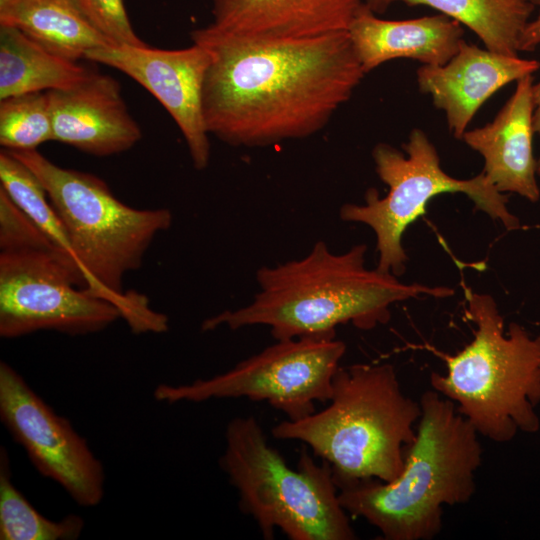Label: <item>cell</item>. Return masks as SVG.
Masks as SVG:
<instances>
[{
  "label": "cell",
  "mask_w": 540,
  "mask_h": 540,
  "mask_svg": "<svg viewBox=\"0 0 540 540\" xmlns=\"http://www.w3.org/2000/svg\"><path fill=\"white\" fill-rule=\"evenodd\" d=\"M211 1H212V3H213V2L218 1V0H211Z\"/></svg>",
  "instance_id": "30"
},
{
  "label": "cell",
  "mask_w": 540,
  "mask_h": 540,
  "mask_svg": "<svg viewBox=\"0 0 540 540\" xmlns=\"http://www.w3.org/2000/svg\"><path fill=\"white\" fill-rule=\"evenodd\" d=\"M18 0H0V16L8 12Z\"/></svg>",
  "instance_id": "28"
},
{
  "label": "cell",
  "mask_w": 540,
  "mask_h": 540,
  "mask_svg": "<svg viewBox=\"0 0 540 540\" xmlns=\"http://www.w3.org/2000/svg\"><path fill=\"white\" fill-rule=\"evenodd\" d=\"M416 437L400 474L338 488L345 511L376 527L386 540H430L442 529L443 506L468 503L482 463L479 433L456 404L434 389L420 398Z\"/></svg>",
  "instance_id": "3"
},
{
  "label": "cell",
  "mask_w": 540,
  "mask_h": 540,
  "mask_svg": "<svg viewBox=\"0 0 540 540\" xmlns=\"http://www.w3.org/2000/svg\"><path fill=\"white\" fill-rule=\"evenodd\" d=\"M0 249L1 251L22 249L53 251L78 271L18 208L2 187H0Z\"/></svg>",
  "instance_id": "24"
},
{
  "label": "cell",
  "mask_w": 540,
  "mask_h": 540,
  "mask_svg": "<svg viewBox=\"0 0 540 540\" xmlns=\"http://www.w3.org/2000/svg\"><path fill=\"white\" fill-rule=\"evenodd\" d=\"M94 26L115 45H147L134 31L124 0H75Z\"/></svg>",
  "instance_id": "25"
},
{
  "label": "cell",
  "mask_w": 540,
  "mask_h": 540,
  "mask_svg": "<svg viewBox=\"0 0 540 540\" xmlns=\"http://www.w3.org/2000/svg\"><path fill=\"white\" fill-rule=\"evenodd\" d=\"M85 59L119 70L148 90L181 131L194 167H207L210 143L202 92L211 55L205 46L194 42L182 49L110 45L89 52Z\"/></svg>",
  "instance_id": "12"
},
{
  "label": "cell",
  "mask_w": 540,
  "mask_h": 540,
  "mask_svg": "<svg viewBox=\"0 0 540 540\" xmlns=\"http://www.w3.org/2000/svg\"><path fill=\"white\" fill-rule=\"evenodd\" d=\"M540 45V7L535 19L526 24L518 42V51H533Z\"/></svg>",
  "instance_id": "26"
},
{
  "label": "cell",
  "mask_w": 540,
  "mask_h": 540,
  "mask_svg": "<svg viewBox=\"0 0 540 540\" xmlns=\"http://www.w3.org/2000/svg\"><path fill=\"white\" fill-rule=\"evenodd\" d=\"M53 54L70 61L113 44L89 20L75 0H18L0 16Z\"/></svg>",
  "instance_id": "18"
},
{
  "label": "cell",
  "mask_w": 540,
  "mask_h": 540,
  "mask_svg": "<svg viewBox=\"0 0 540 540\" xmlns=\"http://www.w3.org/2000/svg\"><path fill=\"white\" fill-rule=\"evenodd\" d=\"M403 149L405 154L387 143H378L372 157L388 193L380 197L377 189L370 188L363 204L347 203L339 211L343 221L362 223L373 230L379 271L395 276L404 273L408 258L402 245L403 234L425 214L428 202L442 193H464L478 210L500 221L508 231L521 228L519 219L507 208V197L483 172L470 179L448 175L424 131L413 129Z\"/></svg>",
  "instance_id": "8"
},
{
  "label": "cell",
  "mask_w": 540,
  "mask_h": 540,
  "mask_svg": "<svg viewBox=\"0 0 540 540\" xmlns=\"http://www.w3.org/2000/svg\"><path fill=\"white\" fill-rule=\"evenodd\" d=\"M219 465L264 539L272 540L276 529L291 540L356 538L330 465L317 464L303 450L292 469L254 416L228 422Z\"/></svg>",
  "instance_id": "7"
},
{
  "label": "cell",
  "mask_w": 540,
  "mask_h": 540,
  "mask_svg": "<svg viewBox=\"0 0 540 540\" xmlns=\"http://www.w3.org/2000/svg\"><path fill=\"white\" fill-rule=\"evenodd\" d=\"M90 71L53 54L18 28L0 25V99L70 88Z\"/></svg>",
  "instance_id": "19"
},
{
  "label": "cell",
  "mask_w": 540,
  "mask_h": 540,
  "mask_svg": "<svg viewBox=\"0 0 540 540\" xmlns=\"http://www.w3.org/2000/svg\"><path fill=\"white\" fill-rule=\"evenodd\" d=\"M0 181V187L18 208L81 273L65 226L44 186L25 164L4 149L0 152Z\"/></svg>",
  "instance_id": "22"
},
{
  "label": "cell",
  "mask_w": 540,
  "mask_h": 540,
  "mask_svg": "<svg viewBox=\"0 0 540 540\" xmlns=\"http://www.w3.org/2000/svg\"><path fill=\"white\" fill-rule=\"evenodd\" d=\"M420 415V402L405 395L393 365L358 363L338 368L324 409L281 421L271 433L309 446L330 465L340 488L367 479H395Z\"/></svg>",
  "instance_id": "5"
},
{
  "label": "cell",
  "mask_w": 540,
  "mask_h": 540,
  "mask_svg": "<svg viewBox=\"0 0 540 540\" xmlns=\"http://www.w3.org/2000/svg\"><path fill=\"white\" fill-rule=\"evenodd\" d=\"M398 1L432 7L472 30L486 49L511 56L535 8L526 0H362L375 14Z\"/></svg>",
  "instance_id": "20"
},
{
  "label": "cell",
  "mask_w": 540,
  "mask_h": 540,
  "mask_svg": "<svg viewBox=\"0 0 540 540\" xmlns=\"http://www.w3.org/2000/svg\"><path fill=\"white\" fill-rule=\"evenodd\" d=\"M362 0H218L217 31L246 41L301 40L348 31Z\"/></svg>",
  "instance_id": "15"
},
{
  "label": "cell",
  "mask_w": 540,
  "mask_h": 540,
  "mask_svg": "<svg viewBox=\"0 0 540 540\" xmlns=\"http://www.w3.org/2000/svg\"><path fill=\"white\" fill-rule=\"evenodd\" d=\"M46 92L53 141L104 157L129 150L142 137L119 82L110 75L90 71L70 88Z\"/></svg>",
  "instance_id": "13"
},
{
  "label": "cell",
  "mask_w": 540,
  "mask_h": 540,
  "mask_svg": "<svg viewBox=\"0 0 540 540\" xmlns=\"http://www.w3.org/2000/svg\"><path fill=\"white\" fill-rule=\"evenodd\" d=\"M533 76L516 82L512 96L493 121L467 130L461 140L484 159L483 173L501 192L537 202V160L533 155Z\"/></svg>",
  "instance_id": "16"
},
{
  "label": "cell",
  "mask_w": 540,
  "mask_h": 540,
  "mask_svg": "<svg viewBox=\"0 0 540 540\" xmlns=\"http://www.w3.org/2000/svg\"><path fill=\"white\" fill-rule=\"evenodd\" d=\"M82 276L53 251L0 252V336L41 330L68 335L99 332L119 318L114 303L84 289Z\"/></svg>",
  "instance_id": "10"
},
{
  "label": "cell",
  "mask_w": 540,
  "mask_h": 540,
  "mask_svg": "<svg viewBox=\"0 0 540 540\" xmlns=\"http://www.w3.org/2000/svg\"><path fill=\"white\" fill-rule=\"evenodd\" d=\"M8 152L44 186L67 231L84 289L117 305L134 333L165 332L168 318L142 296L124 295L122 281L141 267L155 236L171 226L170 210L130 207L99 177L60 167L36 149Z\"/></svg>",
  "instance_id": "4"
},
{
  "label": "cell",
  "mask_w": 540,
  "mask_h": 540,
  "mask_svg": "<svg viewBox=\"0 0 540 540\" xmlns=\"http://www.w3.org/2000/svg\"><path fill=\"white\" fill-rule=\"evenodd\" d=\"M0 420L34 468L82 507L104 496L101 461L71 422L57 414L9 364L0 363Z\"/></svg>",
  "instance_id": "11"
},
{
  "label": "cell",
  "mask_w": 540,
  "mask_h": 540,
  "mask_svg": "<svg viewBox=\"0 0 540 540\" xmlns=\"http://www.w3.org/2000/svg\"><path fill=\"white\" fill-rule=\"evenodd\" d=\"M526 1L531 3L535 7H540V0H526Z\"/></svg>",
  "instance_id": "29"
},
{
  "label": "cell",
  "mask_w": 540,
  "mask_h": 540,
  "mask_svg": "<svg viewBox=\"0 0 540 540\" xmlns=\"http://www.w3.org/2000/svg\"><path fill=\"white\" fill-rule=\"evenodd\" d=\"M539 67L537 60L492 52L463 40L446 64L422 65L417 70V83L445 113L454 137L461 139L484 102L509 83L533 75Z\"/></svg>",
  "instance_id": "14"
},
{
  "label": "cell",
  "mask_w": 540,
  "mask_h": 540,
  "mask_svg": "<svg viewBox=\"0 0 540 540\" xmlns=\"http://www.w3.org/2000/svg\"><path fill=\"white\" fill-rule=\"evenodd\" d=\"M190 37L211 55L202 92L207 131L235 147H264L318 133L365 75L347 31L246 41L209 24Z\"/></svg>",
  "instance_id": "1"
},
{
  "label": "cell",
  "mask_w": 540,
  "mask_h": 540,
  "mask_svg": "<svg viewBox=\"0 0 540 540\" xmlns=\"http://www.w3.org/2000/svg\"><path fill=\"white\" fill-rule=\"evenodd\" d=\"M347 32L365 74L398 58L416 60L423 65H444L464 40L462 24L444 14L385 20L364 3Z\"/></svg>",
  "instance_id": "17"
},
{
  "label": "cell",
  "mask_w": 540,
  "mask_h": 540,
  "mask_svg": "<svg viewBox=\"0 0 540 540\" xmlns=\"http://www.w3.org/2000/svg\"><path fill=\"white\" fill-rule=\"evenodd\" d=\"M366 251L365 244H357L334 253L318 241L300 259L263 266L256 272L259 290L253 300L205 319L201 329L261 325L269 327L275 340L336 335L341 324L369 330L387 323L391 306L397 302L454 293L449 287L407 284L393 274L369 269Z\"/></svg>",
  "instance_id": "2"
},
{
  "label": "cell",
  "mask_w": 540,
  "mask_h": 540,
  "mask_svg": "<svg viewBox=\"0 0 540 540\" xmlns=\"http://www.w3.org/2000/svg\"><path fill=\"white\" fill-rule=\"evenodd\" d=\"M53 141L47 92L0 99V144L4 150H34Z\"/></svg>",
  "instance_id": "23"
},
{
  "label": "cell",
  "mask_w": 540,
  "mask_h": 540,
  "mask_svg": "<svg viewBox=\"0 0 540 540\" xmlns=\"http://www.w3.org/2000/svg\"><path fill=\"white\" fill-rule=\"evenodd\" d=\"M533 98V128L534 132L540 137V81L532 86ZM537 174L540 175V155L537 159Z\"/></svg>",
  "instance_id": "27"
},
{
  "label": "cell",
  "mask_w": 540,
  "mask_h": 540,
  "mask_svg": "<svg viewBox=\"0 0 540 540\" xmlns=\"http://www.w3.org/2000/svg\"><path fill=\"white\" fill-rule=\"evenodd\" d=\"M346 345L336 335L304 336L276 342L228 371L190 383L159 384L156 401L200 403L213 399L264 401L298 420L328 402Z\"/></svg>",
  "instance_id": "9"
},
{
  "label": "cell",
  "mask_w": 540,
  "mask_h": 540,
  "mask_svg": "<svg viewBox=\"0 0 540 540\" xmlns=\"http://www.w3.org/2000/svg\"><path fill=\"white\" fill-rule=\"evenodd\" d=\"M473 340L442 355L446 373L432 372V389L456 404L479 435L506 443L518 432L536 433L540 419V336L504 319L494 298L464 287Z\"/></svg>",
  "instance_id": "6"
},
{
  "label": "cell",
  "mask_w": 540,
  "mask_h": 540,
  "mask_svg": "<svg viewBox=\"0 0 540 540\" xmlns=\"http://www.w3.org/2000/svg\"><path fill=\"white\" fill-rule=\"evenodd\" d=\"M84 519L69 514L51 520L39 513L12 481L10 461L0 449V539L1 540H76L84 529Z\"/></svg>",
  "instance_id": "21"
}]
</instances>
